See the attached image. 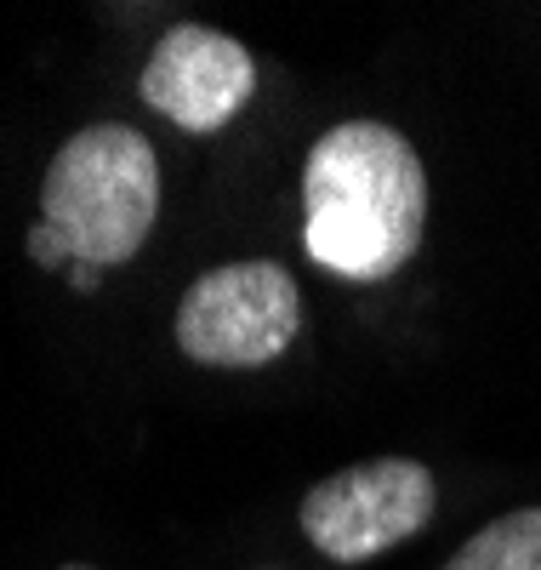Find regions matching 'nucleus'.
I'll return each mask as SVG.
<instances>
[{"mask_svg": "<svg viewBox=\"0 0 541 570\" xmlns=\"http://www.w3.org/2000/svg\"><path fill=\"white\" fill-rule=\"evenodd\" d=\"M137 91L155 115L206 137L245 109V98L257 91V63L234 35L206 23H177L160 35V46L142 63Z\"/></svg>", "mask_w": 541, "mask_h": 570, "instance_id": "nucleus-5", "label": "nucleus"}, {"mask_svg": "<svg viewBox=\"0 0 541 570\" xmlns=\"http://www.w3.org/2000/svg\"><path fill=\"white\" fill-rule=\"evenodd\" d=\"M427 177L416 149L382 120L331 126L303 160V240L342 279H393L422 246Z\"/></svg>", "mask_w": 541, "mask_h": 570, "instance_id": "nucleus-1", "label": "nucleus"}, {"mask_svg": "<svg viewBox=\"0 0 541 570\" xmlns=\"http://www.w3.org/2000/svg\"><path fill=\"white\" fill-rule=\"evenodd\" d=\"M63 570H91V564H63Z\"/></svg>", "mask_w": 541, "mask_h": 570, "instance_id": "nucleus-9", "label": "nucleus"}, {"mask_svg": "<svg viewBox=\"0 0 541 570\" xmlns=\"http://www.w3.org/2000/svg\"><path fill=\"white\" fill-rule=\"evenodd\" d=\"M445 570H541V508H519L473 531Z\"/></svg>", "mask_w": 541, "mask_h": 570, "instance_id": "nucleus-6", "label": "nucleus"}, {"mask_svg": "<svg viewBox=\"0 0 541 570\" xmlns=\"http://www.w3.org/2000/svg\"><path fill=\"white\" fill-rule=\"evenodd\" d=\"M97 274H104V268H91V263H69V279L80 285V292H97Z\"/></svg>", "mask_w": 541, "mask_h": 570, "instance_id": "nucleus-8", "label": "nucleus"}, {"mask_svg": "<svg viewBox=\"0 0 541 570\" xmlns=\"http://www.w3.org/2000/svg\"><path fill=\"white\" fill-rule=\"evenodd\" d=\"M439 485L411 456H376L342 468L303 497V537L331 564H365L387 548H400L433 519Z\"/></svg>", "mask_w": 541, "mask_h": 570, "instance_id": "nucleus-4", "label": "nucleus"}, {"mask_svg": "<svg viewBox=\"0 0 541 570\" xmlns=\"http://www.w3.org/2000/svg\"><path fill=\"white\" fill-rule=\"evenodd\" d=\"M29 257H35L40 268H69V263H75V257H69V246H63L46 223H35V228H29Z\"/></svg>", "mask_w": 541, "mask_h": 570, "instance_id": "nucleus-7", "label": "nucleus"}, {"mask_svg": "<svg viewBox=\"0 0 541 570\" xmlns=\"http://www.w3.org/2000/svg\"><path fill=\"white\" fill-rule=\"evenodd\" d=\"M160 217V160L137 126L104 120L75 131L46 166L40 223L69 246L75 263H126Z\"/></svg>", "mask_w": 541, "mask_h": 570, "instance_id": "nucleus-2", "label": "nucleus"}, {"mask_svg": "<svg viewBox=\"0 0 541 570\" xmlns=\"http://www.w3.org/2000/svg\"><path fill=\"white\" fill-rule=\"evenodd\" d=\"M303 325V292L279 263H223L177 303V348L194 365L257 371L291 348Z\"/></svg>", "mask_w": 541, "mask_h": 570, "instance_id": "nucleus-3", "label": "nucleus"}]
</instances>
